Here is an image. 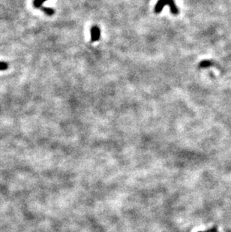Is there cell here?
Returning <instances> with one entry per match:
<instances>
[{
	"label": "cell",
	"mask_w": 231,
	"mask_h": 232,
	"mask_svg": "<svg viewBox=\"0 0 231 232\" xmlns=\"http://www.w3.org/2000/svg\"><path fill=\"white\" fill-rule=\"evenodd\" d=\"M91 33V41L92 42H97V41L100 39L101 36V30L97 26H94L91 28L90 29Z\"/></svg>",
	"instance_id": "cell-1"
},
{
	"label": "cell",
	"mask_w": 231,
	"mask_h": 232,
	"mask_svg": "<svg viewBox=\"0 0 231 232\" xmlns=\"http://www.w3.org/2000/svg\"><path fill=\"white\" fill-rule=\"evenodd\" d=\"M48 1V0H34L33 2V4H34V6L36 8H39L45 2Z\"/></svg>",
	"instance_id": "cell-2"
},
{
	"label": "cell",
	"mask_w": 231,
	"mask_h": 232,
	"mask_svg": "<svg viewBox=\"0 0 231 232\" xmlns=\"http://www.w3.org/2000/svg\"><path fill=\"white\" fill-rule=\"evenodd\" d=\"M42 10L44 11L45 13H46L48 15H53L55 12L54 10L50 8H42Z\"/></svg>",
	"instance_id": "cell-3"
},
{
	"label": "cell",
	"mask_w": 231,
	"mask_h": 232,
	"mask_svg": "<svg viewBox=\"0 0 231 232\" xmlns=\"http://www.w3.org/2000/svg\"><path fill=\"white\" fill-rule=\"evenodd\" d=\"M8 68V65L5 62H0V71H4Z\"/></svg>",
	"instance_id": "cell-4"
},
{
	"label": "cell",
	"mask_w": 231,
	"mask_h": 232,
	"mask_svg": "<svg viewBox=\"0 0 231 232\" xmlns=\"http://www.w3.org/2000/svg\"><path fill=\"white\" fill-rule=\"evenodd\" d=\"M211 65V62L210 61H203L200 64V67L201 68H206V67H209V66Z\"/></svg>",
	"instance_id": "cell-5"
},
{
	"label": "cell",
	"mask_w": 231,
	"mask_h": 232,
	"mask_svg": "<svg viewBox=\"0 0 231 232\" xmlns=\"http://www.w3.org/2000/svg\"><path fill=\"white\" fill-rule=\"evenodd\" d=\"M210 232H217V230H216V228H213V229L210 230Z\"/></svg>",
	"instance_id": "cell-6"
},
{
	"label": "cell",
	"mask_w": 231,
	"mask_h": 232,
	"mask_svg": "<svg viewBox=\"0 0 231 232\" xmlns=\"http://www.w3.org/2000/svg\"><path fill=\"white\" fill-rule=\"evenodd\" d=\"M204 232H210V231H204Z\"/></svg>",
	"instance_id": "cell-7"
}]
</instances>
